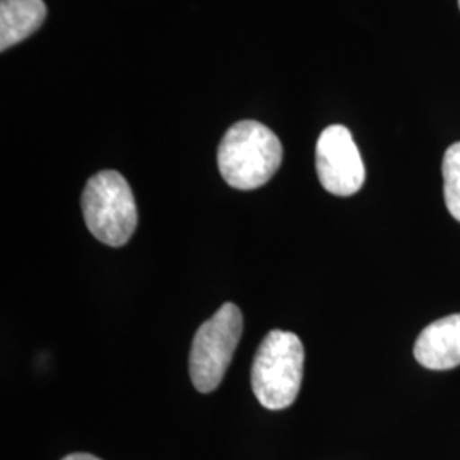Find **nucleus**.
<instances>
[{"instance_id":"obj_10","label":"nucleus","mask_w":460,"mask_h":460,"mask_svg":"<svg viewBox=\"0 0 460 460\" xmlns=\"http://www.w3.org/2000/svg\"><path fill=\"white\" fill-rule=\"evenodd\" d=\"M459 7H460V0H459Z\"/></svg>"},{"instance_id":"obj_4","label":"nucleus","mask_w":460,"mask_h":460,"mask_svg":"<svg viewBox=\"0 0 460 460\" xmlns=\"http://www.w3.org/2000/svg\"><path fill=\"white\" fill-rule=\"evenodd\" d=\"M241 334L243 314L230 302L199 326L190 351V376L197 391L207 394L222 384Z\"/></svg>"},{"instance_id":"obj_2","label":"nucleus","mask_w":460,"mask_h":460,"mask_svg":"<svg viewBox=\"0 0 460 460\" xmlns=\"http://www.w3.org/2000/svg\"><path fill=\"white\" fill-rule=\"evenodd\" d=\"M304 377V345L300 338L281 329H273L258 348L251 385L261 406L279 411L296 402Z\"/></svg>"},{"instance_id":"obj_5","label":"nucleus","mask_w":460,"mask_h":460,"mask_svg":"<svg viewBox=\"0 0 460 460\" xmlns=\"http://www.w3.org/2000/svg\"><path fill=\"white\" fill-rule=\"evenodd\" d=\"M315 167L319 181L331 195L351 197L362 190V155L343 125H331L321 133L315 147Z\"/></svg>"},{"instance_id":"obj_9","label":"nucleus","mask_w":460,"mask_h":460,"mask_svg":"<svg viewBox=\"0 0 460 460\" xmlns=\"http://www.w3.org/2000/svg\"><path fill=\"white\" fill-rule=\"evenodd\" d=\"M62 460H101L98 457H94V456H91V454H70V456H66V459Z\"/></svg>"},{"instance_id":"obj_8","label":"nucleus","mask_w":460,"mask_h":460,"mask_svg":"<svg viewBox=\"0 0 460 460\" xmlns=\"http://www.w3.org/2000/svg\"><path fill=\"white\" fill-rule=\"evenodd\" d=\"M442 172L447 208L450 215L460 222V142L447 148Z\"/></svg>"},{"instance_id":"obj_1","label":"nucleus","mask_w":460,"mask_h":460,"mask_svg":"<svg viewBox=\"0 0 460 460\" xmlns=\"http://www.w3.org/2000/svg\"><path fill=\"white\" fill-rule=\"evenodd\" d=\"M283 147L279 137L266 125L244 119L232 125L224 135L217 163L222 178L235 190H256L279 171Z\"/></svg>"},{"instance_id":"obj_7","label":"nucleus","mask_w":460,"mask_h":460,"mask_svg":"<svg viewBox=\"0 0 460 460\" xmlns=\"http://www.w3.org/2000/svg\"><path fill=\"white\" fill-rule=\"evenodd\" d=\"M47 17L43 0L0 2V49L5 51L40 30Z\"/></svg>"},{"instance_id":"obj_6","label":"nucleus","mask_w":460,"mask_h":460,"mask_svg":"<svg viewBox=\"0 0 460 460\" xmlns=\"http://www.w3.org/2000/svg\"><path fill=\"white\" fill-rule=\"evenodd\" d=\"M414 358L429 370H448L460 365V314L447 315L421 331Z\"/></svg>"},{"instance_id":"obj_3","label":"nucleus","mask_w":460,"mask_h":460,"mask_svg":"<svg viewBox=\"0 0 460 460\" xmlns=\"http://www.w3.org/2000/svg\"><path fill=\"white\" fill-rule=\"evenodd\" d=\"M81 205L87 229L102 244L121 247L132 239L138 214L130 184L119 172L94 174L85 184Z\"/></svg>"}]
</instances>
